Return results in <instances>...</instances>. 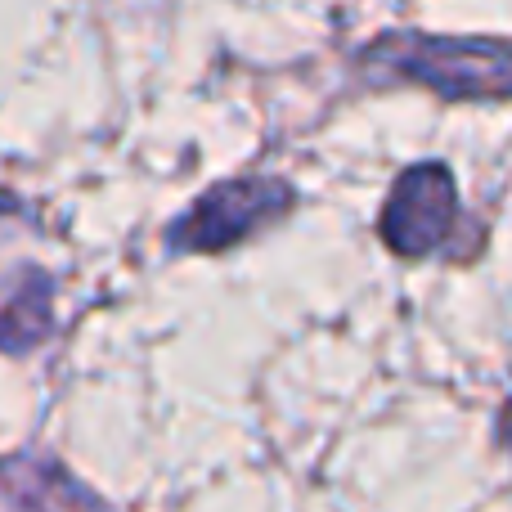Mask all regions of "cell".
<instances>
[{
  "mask_svg": "<svg viewBox=\"0 0 512 512\" xmlns=\"http://www.w3.org/2000/svg\"><path fill=\"white\" fill-rule=\"evenodd\" d=\"M364 72L378 81H409L450 104L512 99V41L477 36L382 32L364 50Z\"/></svg>",
  "mask_w": 512,
  "mask_h": 512,
  "instance_id": "obj_1",
  "label": "cell"
},
{
  "mask_svg": "<svg viewBox=\"0 0 512 512\" xmlns=\"http://www.w3.org/2000/svg\"><path fill=\"white\" fill-rule=\"evenodd\" d=\"M297 194L288 180L274 176H243V180H221L212 185L180 221H171L167 230V248L171 252H230L239 248L248 234L265 230L270 221L292 212Z\"/></svg>",
  "mask_w": 512,
  "mask_h": 512,
  "instance_id": "obj_2",
  "label": "cell"
},
{
  "mask_svg": "<svg viewBox=\"0 0 512 512\" xmlns=\"http://www.w3.org/2000/svg\"><path fill=\"white\" fill-rule=\"evenodd\" d=\"M459 230V189L445 162H418L400 171L378 216V234L396 256L423 261L441 252Z\"/></svg>",
  "mask_w": 512,
  "mask_h": 512,
  "instance_id": "obj_3",
  "label": "cell"
},
{
  "mask_svg": "<svg viewBox=\"0 0 512 512\" xmlns=\"http://www.w3.org/2000/svg\"><path fill=\"white\" fill-rule=\"evenodd\" d=\"M72 504L99 508L104 499L90 486L72 481V472H63L59 463L41 459V454L0 459V508H72Z\"/></svg>",
  "mask_w": 512,
  "mask_h": 512,
  "instance_id": "obj_4",
  "label": "cell"
},
{
  "mask_svg": "<svg viewBox=\"0 0 512 512\" xmlns=\"http://www.w3.org/2000/svg\"><path fill=\"white\" fill-rule=\"evenodd\" d=\"M54 283L45 270H23L18 274V288L0 301V351L23 355L32 346H41L50 337V306H54Z\"/></svg>",
  "mask_w": 512,
  "mask_h": 512,
  "instance_id": "obj_5",
  "label": "cell"
},
{
  "mask_svg": "<svg viewBox=\"0 0 512 512\" xmlns=\"http://www.w3.org/2000/svg\"><path fill=\"white\" fill-rule=\"evenodd\" d=\"M499 436H504V445H508V454H512V400L504 405V414H499Z\"/></svg>",
  "mask_w": 512,
  "mask_h": 512,
  "instance_id": "obj_6",
  "label": "cell"
}]
</instances>
